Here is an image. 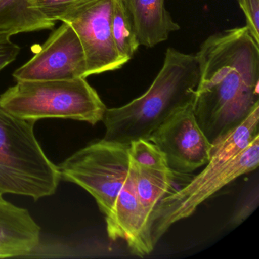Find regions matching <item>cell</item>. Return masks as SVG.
Masks as SVG:
<instances>
[{"instance_id":"obj_1","label":"cell","mask_w":259,"mask_h":259,"mask_svg":"<svg viewBox=\"0 0 259 259\" xmlns=\"http://www.w3.org/2000/svg\"><path fill=\"white\" fill-rule=\"evenodd\" d=\"M194 113L210 143L259 106V45L246 27L214 33L196 54Z\"/></svg>"},{"instance_id":"obj_2","label":"cell","mask_w":259,"mask_h":259,"mask_svg":"<svg viewBox=\"0 0 259 259\" xmlns=\"http://www.w3.org/2000/svg\"><path fill=\"white\" fill-rule=\"evenodd\" d=\"M259 106L237 126L212 143L204 168L184 187L160 200L149 220L154 246L174 224L189 218L224 186L259 164Z\"/></svg>"},{"instance_id":"obj_3","label":"cell","mask_w":259,"mask_h":259,"mask_svg":"<svg viewBox=\"0 0 259 259\" xmlns=\"http://www.w3.org/2000/svg\"><path fill=\"white\" fill-rule=\"evenodd\" d=\"M198 80L195 54L168 48L163 66L145 94L122 107L107 109L104 139L126 145L148 139L166 119L194 102Z\"/></svg>"},{"instance_id":"obj_4","label":"cell","mask_w":259,"mask_h":259,"mask_svg":"<svg viewBox=\"0 0 259 259\" xmlns=\"http://www.w3.org/2000/svg\"><path fill=\"white\" fill-rule=\"evenodd\" d=\"M34 124L0 107V193L37 201L57 192L60 170L36 139Z\"/></svg>"},{"instance_id":"obj_5","label":"cell","mask_w":259,"mask_h":259,"mask_svg":"<svg viewBox=\"0 0 259 259\" xmlns=\"http://www.w3.org/2000/svg\"><path fill=\"white\" fill-rule=\"evenodd\" d=\"M0 107L25 120L58 118L93 125L103 120L107 109L84 78L18 81L0 95Z\"/></svg>"},{"instance_id":"obj_6","label":"cell","mask_w":259,"mask_h":259,"mask_svg":"<svg viewBox=\"0 0 259 259\" xmlns=\"http://www.w3.org/2000/svg\"><path fill=\"white\" fill-rule=\"evenodd\" d=\"M130 165V145L103 139L76 151L58 168L61 180L87 191L106 218L111 213Z\"/></svg>"},{"instance_id":"obj_7","label":"cell","mask_w":259,"mask_h":259,"mask_svg":"<svg viewBox=\"0 0 259 259\" xmlns=\"http://www.w3.org/2000/svg\"><path fill=\"white\" fill-rule=\"evenodd\" d=\"M113 0H76L59 18L78 35L86 60V78L117 70L125 63L112 34Z\"/></svg>"},{"instance_id":"obj_8","label":"cell","mask_w":259,"mask_h":259,"mask_svg":"<svg viewBox=\"0 0 259 259\" xmlns=\"http://www.w3.org/2000/svg\"><path fill=\"white\" fill-rule=\"evenodd\" d=\"M148 140L164 154L174 174H191L210 159L212 144L197 122L193 103L166 119Z\"/></svg>"},{"instance_id":"obj_9","label":"cell","mask_w":259,"mask_h":259,"mask_svg":"<svg viewBox=\"0 0 259 259\" xmlns=\"http://www.w3.org/2000/svg\"><path fill=\"white\" fill-rule=\"evenodd\" d=\"M13 76L16 81L86 78L84 50L73 28L62 22L34 57L16 69Z\"/></svg>"},{"instance_id":"obj_10","label":"cell","mask_w":259,"mask_h":259,"mask_svg":"<svg viewBox=\"0 0 259 259\" xmlns=\"http://www.w3.org/2000/svg\"><path fill=\"white\" fill-rule=\"evenodd\" d=\"M40 237V227L28 210L0 193V258L28 255L38 246Z\"/></svg>"},{"instance_id":"obj_11","label":"cell","mask_w":259,"mask_h":259,"mask_svg":"<svg viewBox=\"0 0 259 259\" xmlns=\"http://www.w3.org/2000/svg\"><path fill=\"white\" fill-rule=\"evenodd\" d=\"M140 46L151 48L180 29L165 7V0H123Z\"/></svg>"},{"instance_id":"obj_12","label":"cell","mask_w":259,"mask_h":259,"mask_svg":"<svg viewBox=\"0 0 259 259\" xmlns=\"http://www.w3.org/2000/svg\"><path fill=\"white\" fill-rule=\"evenodd\" d=\"M130 163L133 166L138 198L150 229V217L160 200L170 193L174 174L169 166L141 164L131 157Z\"/></svg>"},{"instance_id":"obj_13","label":"cell","mask_w":259,"mask_h":259,"mask_svg":"<svg viewBox=\"0 0 259 259\" xmlns=\"http://www.w3.org/2000/svg\"><path fill=\"white\" fill-rule=\"evenodd\" d=\"M55 25L40 11L36 0H0V32L13 36L52 30Z\"/></svg>"},{"instance_id":"obj_14","label":"cell","mask_w":259,"mask_h":259,"mask_svg":"<svg viewBox=\"0 0 259 259\" xmlns=\"http://www.w3.org/2000/svg\"><path fill=\"white\" fill-rule=\"evenodd\" d=\"M111 27L116 51L125 64L133 58L140 45L123 0H113Z\"/></svg>"},{"instance_id":"obj_15","label":"cell","mask_w":259,"mask_h":259,"mask_svg":"<svg viewBox=\"0 0 259 259\" xmlns=\"http://www.w3.org/2000/svg\"><path fill=\"white\" fill-rule=\"evenodd\" d=\"M130 155L133 160L148 166H168L164 154L148 139H137L130 145Z\"/></svg>"},{"instance_id":"obj_16","label":"cell","mask_w":259,"mask_h":259,"mask_svg":"<svg viewBox=\"0 0 259 259\" xmlns=\"http://www.w3.org/2000/svg\"><path fill=\"white\" fill-rule=\"evenodd\" d=\"M258 201V186L256 185L248 192L245 198L241 201V204L233 212L229 221L230 227H236L242 224L256 210Z\"/></svg>"},{"instance_id":"obj_17","label":"cell","mask_w":259,"mask_h":259,"mask_svg":"<svg viewBox=\"0 0 259 259\" xmlns=\"http://www.w3.org/2000/svg\"><path fill=\"white\" fill-rule=\"evenodd\" d=\"M238 3L245 15V27L259 45V0H238Z\"/></svg>"},{"instance_id":"obj_18","label":"cell","mask_w":259,"mask_h":259,"mask_svg":"<svg viewBox=\"0 0 259 259\" xmlns=\"http://www.w3.org/2000/svg\"><path fill=\"white\" fill-rule=\"evenodd\" d=\"M76 0H36L40 11L51 20L57 22L59 18Z\"/></svg>"},{"instance_id":"obj_19","label":"cell","mask_w":259,"mask_h":259,"mask_svg":"<svg viewBox=\"0 0 259 259\" xmlns=\"http://www.w3.org/2000/svg\"><path fill=\"white\" fill-rule=\"evenodd\" d=\"M11 37L0 32V72L14 62L20 53V47L12 41Z\"/></svg>"}]
</instances>
